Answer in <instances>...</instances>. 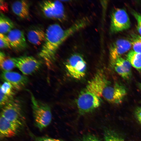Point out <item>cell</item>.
<instances>
[{"label": "cell", "mask_w": 141, "mask_h": 141, "mask_svg": "<svg viewBox=\"0 0 141 141\" xmlns=\"http://www.w3.org/2000/svg\"><path fill=\"white\" fill-rule=\"evenodd\" d=\"M0 66L2 71H10L16 67L12 57H7L5 54L1 51L0 52Z\"/></svg>", "instance_id": "cell-18"}, {"label": "cell", "mask_w": 141, "mask_h": 141, "mask_svg": "<svg viewBox=\"0 0 141 141\" xmlns=\"http://www.w3.org/2000/svg\"><path fill=\"white\" fill-rule=\"evenodd\" d=\"M30 93L34 124L39 130H42L51 121V109L48 105L38 100L31 92Z\"/></svg>", "instance_id": "cell-3"}, {"label": "cell", "mask_w": 141, "mask_h": 141, "mask_svg": "<svg viewBox=\"0 0 141 141\" xmlns=\"http://www.w3.org/2000/svg\"><path fill=\"white\" fill-rule=\"evenodd\" d=\"M132 13L136 20L137 30L141 36V14L134 11Z\"/></svg>", "instance_id": "cell-26"}, {"label": "cell", "mask_w": 141, "mask_h": 141, "mask_svg": "<svg viewBox=\"0 0 141 141\" xmlns=\"http://www.w3.org/2000/svg\"><path fill=\"white\" fill-rule=\"evenodd\" d=\"M15 89L8 82L4 81L1 85L0 91L9 96L14 97L15 94Z\"/></svg>", "instance_id": "cell-22"}, {"label": "cell", "mask_w": 141, "mask_h": 141, "mask_svg": "<svg viewBox=\"0 0 141 141\" xmlns=\"http://www.w3.org/2000/svg\"><path fill=\"white\" fill-rule=\"evenodd\" d=\"M27 36L28 40L30 43L39 45L45 40V32L40 27H34L28 31Z\"/></svg>", "instance_id": "cell-15"}, {"label": "cell", "mask_w": 141, "mask_h": 141, "mask_svg": "<svg viewBox=\"0 0 141 141\" xmlns=\"http://www.w3.org/2000/svg\"><path fill=\"white\" fill-rule=\"evenodd\" d=\"M30 136L34 141H64L62 140L54 138L47 136H37L31 133Z\"/></svg>", "instance_id": "cell-25"}, {"label": "cell", "mask_w": 141, "mask_h": 141, "mask_svg": "<svg viewBox=\"0 0 141 141\" xmlns=\"http://www.w3.org/2000/svg\"><path fill=\"white\" fill-rule=\"evenodd\" d=\"M131 42L133 50L141 54V36L136 34L131 36Z\"/></svg>", "instance_id": "cell-21"}, {"label": "cell", "mask_w": 141, "mask_h": 141, "mask_svg": "<svg viewBox=\"0 0 141 141\" xmlns=\"http://www.w3.org/2000/svg\"><path fill=\"white\" fill-rule=\"evenodd\" d=\"M111 63L116 72L124 79H127L131 77V65L127 59L120 57Z\"/></svg>", "instance_id": "cell-14"}, {"label": "cell", "mask_w": 141, "mask_h": 141, "mask_svg": "<svg viewBox=\"0 0 141 141\" xmlns=\"http://www.w3.org/2000/svg\"><path fill=\"white\" fill-rule=\"evenodd\" d=\"M23 127L7 119L0 115V136L1 138H9L16 136Z\"/></svg>", "instance_id": "cell-12"}, {"label": "cell", "mask_w": 141, "mask_h": 141, "mask_svg": "<svg viewBox=\"0 0 141 141\" xmlns=\"http://www.w3.org/2000/svg\"><path fill=\"white\" fill-rule=\"evenodd\" d=\"M131 26L128 14L124 9L117 8L113 11L111 17L110 30L112 33H116L127 30Z\"/></svg>", "instance_id": "cell-8"}, {"label": "cell", "mask_w": 141, "mask_h": 141, "mask_svg": "<svg viewBox=\"0 0 141 141\" xmlns=\"http://www.w3.org/2000/svg\"><path fill=\"white\" fill-rule=\"evenodd\" d=\"M107 81L102 72L98 71L80 93L76 104L80 115L92 112L100 105L102 93Z\"/></svg>", "instance_id": "cell-2"}, {"label": "cell", "mask_w": 141, "mask_h": 141, "mask_svg": "<svg viewBox=\"0 0 141 141\" xmlns=\"http://www.w3.org/2000/svg\"><path fill=\"white\" fill-rule=\"evenodd\" d=\"M127 60L131 66L138 71L141 72V54L133 50L130 51L127 55Z\"/></svg>", "instance_id": "cell-17"}, {"label": "cell", "mask_w": 141, "mask_h": 141, "mask_svg": "<svg viewBox=\"0 0 141 141\" xmlns=\"http://www.w3.org/2000/svg\"><path fill=\"white\" fill-rule=\"evenodd\" d=\"M0 105L1 108L13 99L14 97L8 96L0 91Z\"/></svg>", "instance_id": "cell-24"}, {"label": "cell", "mask_w": 141, "mask_h": 141, "mask_svg": "<svg viewBox=\"0 0 141 141\" xmlns=\"http://www.w3.org/2000/svg\"><path fill=\"white\" fill-rule=\"evenodd\" d=\"M127 94L125 87L117 83L111 84L108 80L103 90L102 97L111 103H121Z\"/></svg>", "instance_id": "cell-6"}, {"label": "cell", "mask_w": 141, "mask_h": 141, "mask_svg": "<svg viewBox=\"0 0 141 141\" xmlns=\"http://www.w3.org/2000/svg\"><path fill=\"white\" fill-rule=\"evenodd\" d=\"M0 48L2 49L11 48L7 36L4 34L0 33Z\"/></svg>", "instance_id": "cell-23"}, {"label": "cell", "mask_w": 141, "mask_h": 141, "mask_svg": "<svg viewBox=\"0 0 141 141\" xmlns=\"http://www.w3.org/2000/svg\"><path fill=\"white\" fill-rule=\"evenodd\" d=\"M104 136V141H124L117 133L110 130H105Z\"/></svg>", "instance_id": "cell-20"}, {"label": "cell", "mask_w": 141, "mask_h": 141, "mask_svg": "<svg viewBox=\"0 0 141 141\" xmlns=\"http://www.w3.org/2000/svg\"><path fill=\"white\" fill-rule=\"evenodd\" d=\"M16 67L25 75H31L41 67L42 62L33 57L23 56L12 57Z\"/></svg>", "instance_id": "cell-9"}, {"label": "cell", "mask_w": 141, "mask_h": 141, "mask_svg": "<svg viewBox=\"0 0 141 141\" xmlns=\"http://www.w3.org/2000/svg\"><path fill=\"white\" fill-rule=\"evenodd\" d=\"M13 12L18 17L22 19H26L29 16V5L26 1H17L11 5Z\"/></svg>", "instance_id": "cell-16"}, {"label": "cell", "mask_w": 141, "mask_h": 141, "mask_svg": "<svg viewBox=\"0 0 141 141\" xmlns=\"http://www.w3.org/2000/svg\"><path fill=\"white\" fill-rule=\"evenodd\" d=\"M79 141H102L98 137L93 135L89 134L83 136Z\"/></svg>", "instance_id": "cell-27"}, {"label": "cell", "mask_w": 141, "mask_h": 141, "mask_svg": "<svg viewBox=\"0 0 141 141\" xmlns=\"http://www.w3.org/2000/svg\"><path fill=\"white\" fill-rule=\"evenodd\" d=\"M14 24L11 20L1 13L0 16V33L4 34L13 30Z\"/></svg>", "instance_id": "cell-19"}, {"label": "cell", "mask_w": 141, "mask_h": 141, "mask_svg": "<svg viewBox=\"0 0 141 141\" xmlns=\"http://www.w3.org/2000/svg\"><path fill=\"white\" fill-rule=\"evenodd\" d=\"M0 10L1 13H2L7 12L8 11V4L4 0H0Z\"/></svg>", "instance_id": "cell-28"}, {"label": "cell", "mask_w": 141, "mask_h": 141, "mask_svg": "<svg viewBox=\"0 0 141 141\" xmlns=\"http://www.w3.org/2000/svg\"><path fill=\"white\" fill-rule=\"evenodd\" d=\"M65 66L69 75L74 79H81L86 74V63L83 57L79 54L72 55L67 60Z\"/></svg>", "instance_id": "cell-5"}, {"label": "cell", "mask_w": 141, "mask_h": 141, "mask_svg": "<svg viewBox=\"0 0 141 141\" xmlns=\"http://www.w3.org/2000/svg\"><path fill=\"white\" fill-rule=\"evenodd\" d=\"M1 77L4 81L9 83L16 90L23 89L29 81L28 79L25 75L11 71H2Z\"/></svg>", "instance_id": "cell-10"}, {"label": "cell", "mask_w": 141, "mask_h": 141, "mask_svg": "<svg viewBox=\"0 0 141 141\" xmlns=\"http://www.w3.org/2000/svg\"><path fill=\"white\" fill-rule=\"evenodd\" d=\"M89 23L87 19L83 18L66 29L58 24L50 25L45 31V39L38 55L39 57L44 61L48 67H50L54 61L58 49L62 43Z\"/></svg>", "instance_id": "cell-1"}, {"label": "cell", "mask_w": 141, "mask_h": 141, "mask_svg": "<svg viewBox=\"0 0 141 141\" xmlns=\"http://www.w3.org/2000/svg\"><path fill=\"white\" fill-rule=\"evenodd\" d=\"M11 48L17 50L25 49L27 45L23 32L17 29L9 32L7 35Z\"/></svg>", "instance_id": "cell-13"}, {"label": "cell", "mask_w": 141, "mask_h": 141, "mask_svg": "<svg viewBox=\"0 0 141 141\" xmlns=\"http://www.w3.org/2000/svg\"><path fill=\"white\" fill-rule=\"evenodd\" d=\"M135 114L137 119L141 124V107H138L136 109Z\"/></svg>", "instance_id": "cell-29"}, {"label": "cell", "mask_w": 141, "mask_h": 141, "mask_svg": "<svg viewBox=\"0 0 141 141\" xmlns=\"http://www.w3.org/2000/svg\"><path fill=\"white\" fill-rule=\"evenodd\" d=\"M131 46V41L125 39H119L113 43L109 50L111 63L113 62L118 58L128 51Z\"/></svg>", "instance_id": "cell-11"}, {"label": "cell", "mask_w": 141, "mask_h": 141, "mask_svg": "<svg viewBox=\"0 0 141 141\" xmlns=\"http://www.w3.org/2000/svg\"><path fill=\"white\" fill-rule=\"evenodd\" d=\"M40 6L43 14L48 18L61 20L65 17L64 6L61 1H44Z\"/></svg>", "instance_id": "cell-7"}, {"label": "cell", "mask_w": 141, "mask_h": 141, "mask_svg": "<svg viewBox=\"0 0 141 141\" xmlns=\"http://www.w3.org/2000/svg\"><path fill=\"white\" fill-rule=\"evenodd\" d=\"M21 101L14 98L1 108V115L7 119L17 124L22 127L25 123V118Z\"/></svg>", "instance_id": "cell-4"}]
</instances>
